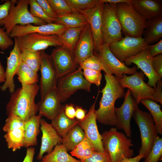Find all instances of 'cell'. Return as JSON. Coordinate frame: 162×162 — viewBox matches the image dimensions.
Listing matches in <instances>:
<instances>
[{"mask_svg": "<svg viewBox=\"0 0 162 162\" xmlns=\"http://www.w3.org/2000/svg\"><path fill=\"white\" fill-rule=\"evenodd\" d=\"M94 151V149L92 142L85 137L70 153L72 156L76 157L82 161L90 157Z\"/></svg>", "mask_w": 162, "mask_h": 162, "instance_id": "d590c367", "label": "cell"}, {"mask_svg": "<svg viewBox=\"0 0 162 162\" xmlns=\"http://www.w3.org/2000/svg\"><path fill=\"white\" fill-rule=\"evenodd\" d=\"M36 0L47 16L54 20L56 22L57 15L53 10L47 0Z\"/></svg>", "mask_w": 162, "mask_h": 162, "instance_id": "bcb514c9", "label": "cell"}, {"mask_svg": "<svg viewBox=\"0 0 162 162\" xmlns=\"http://www.w3.org/2000/svg\"><path fill=\"white\" fill-rule=\"evenodd\" d=\"M73 12L80 13L93 8L100 0H66Z\"/></svg>", "mask_w": 162, "mask_h": 162, "instance_id": "8d00e7d4", "label": "cell"}, {"mask_svg": "<svg viewBox=\"0 0 162 162\" xmlns=\"http://www.w3.org/2000/svg\"><path fill=\"white\" fill-rule=\"evenodd\" d=\"M162 156V138L158 136L152 148L143 162H158Z\"/></svg>", "mask_w": 162, "mask_h": 162, "instance_id": "f35d334b", "label": "cell"}, {"mask_svg": "<svg viewBox=\"0 0 162 162\" xmlns=\"http://www.w3.org/2000/svg\"><path fill=\"white\" fill-rule=\"evenodd\" d=\"M76 119H70L65 114L64 106L56 117L51 121V124L58 135L61 137L64 136L74 126L78 124Z\"/></svg>", "mask_w": 162, "mask_h": 162, "instance_id": "4316f807", "label": "cell"}, {"mask_svg": "<svg viewBox=\"0 0 162 162\" xmlns=\"http://www.w3.org/2000/svg\"><path fill=\"white\" fill-rule=\"evenodd\" d=\"M5 80V71L0 62V83L4 82Z\"/></svg>", "mask_w": 162, "mask_h": 162, "instance_id": "6f0895ef", "label": "cell"}, {"mask_svg": "<svg viewBox=\"0 0 162 162\" xmlns=\"http://www.w3.org/2000/svg\"><path fill=\"white\" fill-rule=\"evenodd\" d=\"M100 1L104 3L106 2L117 4L122 3L130 2L131 0H100Z\"/></svg>", "mask_w": 162, "mask_h": 162, "instance_id": "9f6ffc18", "label": "cell"}, {"mask_svg": "<svg viewBox=\"0 0 162 162\" xmlns=\"http://www.w3.org/2000/svg\"><path fill=\"white\" fill-rule=\"evenodd\" d=\"M145 80L143 73L142 71L138 72L137 70L131 76L124 74L121 78L118 79L123 88H128L130 90L137 104L143 99L153 100L154 89L146 83L144 81Z\"/></svg>", "mask_w": 162, "mask_h": 162, "instance_id": "9c48e42d", "label": "cell"}, {"mask_svg": "<svg viewBox=\"0 0 162 162\" xmlns=\"http://www.w3.org/2000/svg\"><path fill=\"white\" fill-rule=\"evenodd\" d=\"M153 58L149 54L147 48L144 49L136 55L125 59L124 62L126 65L133 63L136 65L137 69H140L147 76V84L155 88L157 82L161 77L155 71L152 66Z\"/></svg>", "mask_w": 162, "mask_h": 162, "instance_id": "ac0fdd59", "label": "cell"}, {"mask_svg": "<svg viewBox=\"0 0 162 162\" xmlns=\"http://www.w3.org/2000/svg\"><path fill=\"white\" fill-rule=\"evenodd\" d=\"M11 4V1L7 0L2 4H0V21L8 15Z\"/></svg>", "mask_w": 162, "mask_h": 162, "instance_id": "f907efd6", "label": "cell"}, {"mask_svg": "<svg viewBox=\"0 0 162 162\" xmlns=\"http://www.w3.org/2000/svg\"><path fill=\"white\" fill-rule=\"evenodd\" d=\"M83 70V75L86 80L91 84L99 86L102 79L101 72L88 68H84Z\"/></svg>", "mask_w": 162, "mask_h": 162, "instance_id": "7bdbcfd3", "label": "cell"}, {"mask_svg": "<svg viewBox=\"0 0 162 162\" xmlns=\"http://www.w3.org/2000/svg\"><path fill=\"white\" fill-rule=\"evenodd\" d=\"M40 125L42 134L39 152L37 157L38 160H41L44 153H50L56 145L62 144V140L51 124L41 118Z\"/></svg>", "mask_w": 162, "mask_h": 162, "instance_id": "7402d4cb", "label": "cell"}, {"mask_svg": "<svg viewBox=\"0 0 162 162\" xmlns=\"http://www.w3.org/2000/svg\"><path fill=\"white\" fill-rule=\"evenodd\" d=\"M41 60L40 70L41 72L39 89L41 100L51 89L56 87L58 78L52 62L50 55L41 51Z\"/></svg>", "mask_w": 162, "mask_h": 162, "instance_id": "e0dca14e", "label": "cell"}, {"mask_svg": "<svg viewBox=\"0 0 162 162\" xmlns=\"http://www.w3.org/2000/svg\"><path fill=\"white\" fill-rule=\"evenodd\" d=\"M85 137L83 130L78 123L62 138L61 144L64 146L68 152L71 151Z\"/></svg>", "mask_w": 162, "mask_h": 162, "instance_id": "f546056e", "label": "cell"}, {"mask_svg": "<svg viewBox=\"0 0 162 162\" xmlns=\"http://www.w3.org/2000/svg\"><path fill=\"white\" fill-rule=\"evenodd\" d=\"M14 39V47L10 51L9 56L7 58V66L5 71V80L0 87L2 91L4 92L8 89L11 94L15 91L14 76L22 61L17 38H15Z\"/></svg>", "mask_w": 162, "mask_h": 162, "instance_id": "ffe728a7", "label": "cell"}, {"mask_svg": "<svg viewBox=\"0 0 162 162\" xmlns=\"http://www.w3.org/2000/svg\"><path fill=\"white\" fill-rule=\"evenodd\" d=\"M41 51L24 50L20 52L22 61L37 72L40 70L41 64Z\"/></svg>", "mask_w": 162, "mask_h": 162, "instance_id": "e575fe53", "label": "cell"}, {"mask_svg": "<svg viewBox=\"0 0 162 162\" xmlns=\"http://www.w3.org/2000/svg\"><path fill=\"white\" fill-rule=\"evenodd\" d=\"M162 2L159 0H131L135 10L148 20L162 15Z\"/></svg>", "mask_w": 162, "mask_h": 162, "instance_id": "cb8c5ba5", "label": "cell"}, {"mask_svg": "<svg viewBox=\"0 0 162 162\" xmlns=\"http://www.w3.org/2000/svg\"><path fill=\"white\" fill-rule=\"evenodd\" d=\"M47 0L57 16L72 12L66 0Z\"/></svg>", "mask_w": 162, "mask_h": 162, "instance_id": "b9f144b4", "label": "cell"}, {"mask_svg": "<svg viewBox=\"0 0 162 162\" xmlns=\"http://www.w3.org/2000/svg\"><path fill=\"white\" fill-rule=\"evenodd\" d=\"M133 117L140 133L141 145L139 154L142 155L145 159L151 150L158 134L150 113L142 111L137 105Z\"/></svg>", "mask_w": 162, "mask_h": 162, "instance_id": "8992f818", "label": "cell"}, {"mask_svg": "<svg viewBox=\"0 0 162 162\" xmlns=\"http://www.w3.org/2000/svg\"><path fill=\"white\" fill-rule=\"evenodd\" d=\"M75 108V118L78 121H82L85 118L86 111L81 107L76 106Z\"/></svg>", "mask_w": 162, "mask_h": 162, "instance_id": "f5cc1de1", "label": "cell"}, {"mask_svg": "<svg viewBox=\"0 0 162 162\" xmlns=\"http://www.w3.org/2000/svg\"><path fill=\"white\" fill-rule=\"evenodd\" d=\"M8 15L0 21V26H3L9 35L16 25L25 26L34 24L40 26L47 24L44 20L33 16L28 9L29 0H11Z\"/></svg>", "mask_w": 162, "mask_h": 162, "instance_id": "277c9868", "label": "cell"}, {"mask_svg": "<svg viewBox=\"0 0 162 162\" xmlns=\"http://www.w3.org/2000/svg\"><path fill=\"white\" fill-rule=\"evenodd\" d=\"M143 38L150 45L159 41L162 37V15L147 20Z\"/></svg>", "mask_w": 162, "mask_h": 162, "instance_id": "d4e9b609", "label": "cell"}, {"mask_svg": "<svg viewBox=\"0 0 162 162\" xmlns=\"http://www.w3.org/2000/svg\"><path fill=\"white\" fill-rule=\"evenodd\" d=\"M140 102L149 111L154 120L158 132L162 134V112L160 106L153 100L143 99Z\"/></svg>", "mask_w": 162, "mask_h": 162, "instance_id": "836d02e7", "label": "cell"}, {"mask_svg": "<svg viewBox=\"0 0 162 162\" xmlns=\"http://www.w3.org/2000/svg\"><path fill=\"white\" fill-rule=\"evenodd\" d=\"M60 97L56 87L50 90L44 98L37 104L39 113L52 120L58 114L64 106L61 104Z\"/></svg>", "mask_w": 162, "mask_h": 162, "instance_id": "44dd1931", "label": "cell"}, {"mask_svg": "<svg viewBox=\"0 0 162 162\" xmlns=\"http://www.w3.org/2000/svg\"><path fill=\"white\" fill-rule=\"evenodd\" d=\"M83 27L68 28L59 35L62 46L74 53Z\"/></svg>", "mask_w": 162, "mask_h": 162, "instance_id": "4dcf8cb0", "label": "cell"}, {"mask_svg": "<svg viewBox=\"0 0 162 162\" xmlns=\"http://www.w3.org/2000/svg\"><path fill=\"white\" fill-rule=\"evenodd\" d=\"M68 27L55 23L40 26L28 24L25 26L16 25L12 29L9 35L11 38H17L26 34L37 33L45 35H60Z\"/></svg>", "mask_w": 162, "mask_h": 162, "instance_id": "d6986e66", "label": "cell"}, {"mask_svg": "<svg viewBox=\"0 0 162 162\" xmlns=\"http://www.w3.org/2000/svg\"><path fill=\"white\" fill-rule=\"evenodd\" d=\"M94 49V40L90 26L88 23L83 27L74 52L78 65L93 55Z\"/></svg>", "mask_w": 162, "mask_h": 162, "instance_id": "603a6c76", "label": "cell"}, {"mask_svg": "<svg viewBox=\"0 0 162 162\" xmlns=\"http://www.w3.org/2000/svg\"><path fill=\"white\" fill-rule=\"evenodd\" d=\"M41 117L36 115L25 121L24 125V147L36 146L37 136L40 132V122Z\"/></svg>", "mask_w": 162, "mask_h": 162, "instance_id": "484cf974", "label": "cell"}, {"mask_svg": "<svg viewBox=\"0 0 162 162\" xmlns=\"http://www.w3.org/2000/svg\"><path fill=\"white\" fill-rule=\"evenodd\" d=\"M16 38L20 52L24 50L42 51L50 46H62L61 39L57 34L45 35L32 33Z\"/></svg>", "mask_w": 162, "mask_h": 162, "instance_id": "8fae6325", "label": "cell"}, {"mask_svg": "<svg viewBox=\"0 0 162 162\" xmlns=\"http://www.w3.org/2000/svg\"><path fill=\"white\" fill-rule=\"evenodd\" d=\"M104 78L105 85L100 91L102 96L99 107L95 110L96 119L104 124L115 126L117 119L114 110L115 104L117 99L124 96L125 91L116 76L105 74Z\"/></svg>", "mask_w": 162, "mask_h": 162, "instance_id": "6da1fadb", "label": "cell"}, {"mask_svg": "<svg viewBox=\"0 0 162 162\" xmlns=\"http://www.w3.org/2000/svg\"><path fill=\"white\" fill-rule=\"evenodd\" d=\"M58 78L76 70L77 64L74 53L62 46L52 50L50 55Z\"/></svg>", "mask_w": 162, "mask_h": 162, "instance_id": "4fadbf2b", "label": "cell"}, {"mask_svg": "<svg viewBox=\"0 0 162 162\" xmlns=\"http://www.w3.org/2000/svg\"><path fill=\"white\" fill-rule=\"evenodd\" d=\"M82 70L79 67L75 71L58 78L56 87L61 103L79 90L90 91L92 84L85 79Z\"/></svg>", "mask_w": 162, "mask_h": 162, "instance_id": "52a82bcc", "label": "cell"}, {"mask_svg": "<svg viewBox=\"0 0 162 162\" xmlns=\"http://www.w3.org/2000/svg\"><path fill=\"white\" fill-rule=\"evenodd\" d=\"M150 55L153 57L162 53V39H161L156 44L148 45L147 48Z\"/></svg>", "mask_w": 162, "mask_h": 162, "instance_id": "c3c4849f", "label": "cell"}, {"mask_svg": "<svg viewBox=\"0 0 162 162\" xmlns=\"http://www.w3.org/2000/svg\"><path fill=\"white\" fill-rule=\"evenodd\" d=\"M104 4L100 0L93 8L80 13L86 19L90 26L94 43V52H98L103 44L102 22Z\"/></svg>", "mask_w": 162, "mask_h": 162, "instance_id": "2e32d148", "label": "cell"}, {"mask_svg": "<svg viewBox=\"0 0 162 162\" xmlns=\"http://www.w3.org/2000/svg\"><path fill=\"white\" fill-rule=\"evenodd\" d=\"M0 53L3 54L4 53V52H0Z\"/></svg>", "mask_w": 162, "mask_h": 162, "instance_id": "680465c9", "label": "cell"}, {"mask_svg": "<svg viewBox=\"0 0 162 162\" xmlns=\"http://www.w3.org/2000/svg\"><path fill=\"white\" fill-rule=\"evenodd\" d=\"M35 152L34 147H28L27 148L25 157L22 162H33Z\"/></svg>", "mask_w": 162, "mask_h": 162, "instance_id": "db71d44e", "label": "cell"}, {"mask_svg": "<svg viewBox=\"0 0 162 162\" xmlns=\"http://www.w3.org/2000/svg\"><path fill=\"white\" fill-rule=\"evenodd\" d=\"M117 16L122 32L125 36L142 37L147 20L137 12L130 2L116 4Z\"/></svg>", "mask_w": 162, "mask_h": 162, "instance_id": "5b68a950", "label": "cell"}, {"mask_svg": "<svg viewBox=\"0 0 162 162\" xmlns=\"http://www.w3.org/2000/svg\"><path fill=\"white\" fill-rule=\"evenodd\" d=\"M102 33L104 44H109L123 38L118 19L116 4L104 3L103 13Z\"/></svg>", "mask_w": 162, "mask_h": 162, "instance_id": "ba28073f", "label": "cell"}, {"mask_svg": "<svg viewBox=\"0 0 162 162\" xmlns=\"http://www.w3.org/2000/svg\"><path fill=\"white\" fill-rule=\"evenodd\" d=\"M148 44L142 37L125 36L121 40L109 44L112 53L120 61L134 56L141 50L148 48Z\"/></svg>", "mask_w": 162, "mask_h": 162, "instance_id": "30bf717a", "label": "cell"}, {"mask_svg": "<svg viewBox=\"0 0 162 162\" xmlns=\"http://www.w3.org/2000/svg\"><path fill=\"white\" fill-rule=\"evenodd\" d=\"M82 162H112L108 152L105 150L103 152L94 151L91 155Z\"/></svg>", "mask_w": 162, "mask_h": 162, "instance_id": "ee69618b", "label": "cell"}, {"mask_svg": "<svg viewBox=\"0 0 162 162\" xmlns=\"http://www.w3.org/2000/svg\"><path fill=\"white\" fill-rule=\"evenodd\" d=\"M29 12L34 17L44 20L47 24L53 23L55 21L49 17L45 14L36 0H29Z\"/></svg>", "mask_w": 162, "mask_h": 162, "instance_id": "ab89813d", "label": "cell"}, {"mask_svg": "<svg viewBox=\"0 0 162 162\" xmlns=\"http://www.w3.org/2000/svg\"><path fill=\"white\" fill-rule=\"evenodd\" d=\"M64 111L68 118L72 119H75V108L73 104H66L64 106Z\"/></svg>", "mask_w": 162, "mask_h": 162, "instance_id": "816d5d0a", "label": "cell"}, {"mask_svg": "<svg viewBox=\"0 0 162 162\" xmlns=\"http://www.w3.org/2000/svg\"><path fill=\"white\" fill-rule=\"evenodd\" d=\"M98 94L94 103L90 107L85 118L79 121L78 124L84 132L85 137L92 143L95 151L103 152L104 150L102 143V136L98 131L95 113V106Z\"/></svg>", "mask_w": 162, "mask_h": 162, "instance_id": "9a60e30c", "label": "cell"}, {"mask_svg": "<svg viewBox=\"0 0 162 162\" xmlns=\"http://www.w3.org/2000/svg\"><path fill=\"white\" fill-rule=\"evenodd\" d=\"M4 137L8 148L13 152L24 146V128L14 129L6 132Z\"/></svg>", "mask_w": 162, "mask_h": 162, "instance_id": "1f68e13d", "label": "cell"}, {"mask_svg": "<svg viewBox=\"0 0 162 162\" xmlns=\"http://www.w3.org/2000/svg\"><path fill=\"white\" fill-rule=\"evenodd\" d=\"M14 44V42L5 31L0 27V49L2 50H7Z\"/></svg>", "mask_w": 162, "mask_h": 162, "instance_id": "f6af8a7d", "label": "cell"}, {"mask_svg": "<svg viewBox=\"0 0 162 162\" xmlns=\"http://www.w3.org/2000/svg\"><path fill=\"white\" fill-rule=\"evenodd\" d=\"M143 158V156L142 155L139 154L134 157L125 158L121 162H139Z\"/></svg>", "mask_w": 162, "mask_h": 162, "instance_id": "11a10c76", "label": "cell"}, {"mask_svg": "<svg viewBox=\"0 0 162 162\" xmlns=\"http://www.w3.org/2000/svg\"><path fill=\"white\" fill-rule=\"evenodd\" d=\"M152 66L156 73L162 77V54L158 55L153 58Z\"/></svg>", "mask_w": 162, "mask_h": 162, "instance_id": "7dc6e473", "label": "cell"}, {"mask_svg": "<svg viewBox=\"0 0 162 162\" xmlns=\"http://www.w3.org/2000/svg\"><path fill=\"white\" fill-rule=\"evenodd\" d=\"M22 86L37 83L38 75L26 63L22 61L16 74Z\"/></svg>", "mask_w": 162, "mask_h": 162, "instance_id": "d6a6232c", "label": "cell"}, {"mask_svg": "<svg viewBox=\"0 0 162 162\" xmlns=\"http://www.w3.org/2000/svg\"><path fill=\"white\" fill-rule=\"evenodd\" d=\"M78 65L82 69L88 68L100 72L102 70L105 74L111 75L100 59L94 54L79 63Z\"/></svg>", "mask_w": 162, "mask_h": 162, "instance_id": "74e56055", "label": "cell"}, {"mask_svg": "<svg viewBox=\"0 0 162 162\" xmlns=\"http://www.w3.org/2000/svg\"><path fill=\"white\" fill-rule=\"evenodd\" d=\"M62 144L56 145L50 153L43 156L40 162H82L69 154Z\"/></svg>", "mask_w": 162, "mask_h": 162, "instance_id": "83f0119b", "label": "cell"}, {"mask_svg": "<svg viewBox=\"0 0 162 162\" xmlns=\"http://www.w3.org/2000/svg\"><path fill=\"white\" fill-rule=\"evenodd\" d=\"M101 135L103 148L109 153L112 162H121L134 156V150L130 148L134 145L132 141L116 128H112Z\"/></svg>", "mask_w": 162, "mask_h": 162, "instance_id": "3957f363", "label": "cell"}, {"mask_svg": "<svg viewBox=\"0 0 162 162\" xmlns=\"http://www.w3.org/2000/svg\"><path fill=\"white\" fill-rule=\"evenodd\" d=\"M153 94V100L160 103L162 105V81L161 79L156 83V87Z\"/></svg>", "mask_w": 162, "mask_h": 162, "instance_id": "681fc988", "label": "cell"}, {"mask_svg": "<svg viewBox=\"0 0 162 162\" xmlns=\"http://www.w3.org/2000/svg\"><path fill=\"white\" fill-rule=\"evenodd\" d=\"M124 101L119 107H115V112L117 121L115 125L118 129L122 130L129 138L131 136L130 121L138 104L132 97L130 91L128 89L125 94Z\"/></svg>", "mask_w": 162, "mask_h": 162, "instance_id": "5bb4252c", "label": "cell"}, {"mask_svg": "<svg viewBox=\"0 0 162 162\" xmlns=\"http://www.w3.org/2000/svg\"><path fill=\"white\" fill-rule=\"evenodd\" d=\"M39 86L37 83L22 86L11 94L6 107L8 116L17 115L25 122L36 115L38 112L35 98Z\"/></svg>", "mask_w": 162, "mask_h": 162, "instance_id": "7a4b0ae2", "label": "cell"}, {"mask_svg": "<svg viewBox=\"0 0 162 162\" xmlns=\"http://www.w3.org/2000/svg\"><path fill=\"white\" fill-rule=\"evenodd\" d=\"M55 23L63 25L68 28L83 27L88 24L86 19L82 14L73 11L70 13L58 16Z\"/></svg>", "mask_w": 162, "mask_h": 162, "instance_id": "f1b7e54d", "label": "cell"}, {"mask_svg": "<svg viewBox=\"0 0 162 162\" xmlns=\"http://www.w3.org/2000/svg\"><path fill=\"white\" fill-rule=\"evenodd\" d=\"M25 121L19 116L10 114L8 116L5 124L3 127V130L6 132L14 129L24 128Z\"/></svg>", "mask_w": 162, "mask_h": 162, "instance_id": "60d3db41", "label": "cell"}, {"mask_svg": "<svg viewBox=\"0 0 162 162\" xmlns=\"http://www.w3.org/2000/svg\"><path fill=\"white\" fill-rule=\"evenodd\" d=\"M94 54L100 59L110 74H114L118 79L124 74L132 75L136 70L135 66L129 67L116 57L110 50L109 44H104L100 50L94 52Z\"/></svg>", "mask_w": 162, "mask_h": 162, "instance_id": "7c38bea8", "label": "cell"}]
</instances>
